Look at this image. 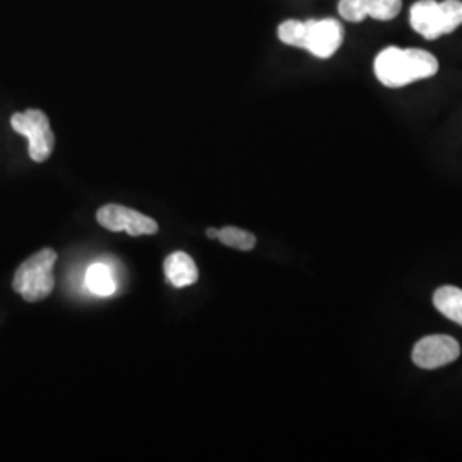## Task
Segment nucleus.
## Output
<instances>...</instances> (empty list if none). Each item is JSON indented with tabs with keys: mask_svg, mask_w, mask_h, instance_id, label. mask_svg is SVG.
<instances>
[{
	"mask_svg": "<svg viewBox=\"0 0 462 462\" xmlns=\"http://www.w3.org/2000/svg\"><path fill=\"white\" fill-rule=\"evenodd\" d=\"M402 9V0H339L337 11L349 23H360L365 17L391 21Z\"/></svg>",
	"mask_w": 462,
	"mask_h": 462,
	"instance_id": "nucleus-8",
	"label": "nucleus"
},
{
	"mask_svg": "<svg viewBox=\"0 0 462 462\" xmlns=\"http://www.w3.org/2000/svg\"><path fill=\"white\" fill-rule=\"evenodd\" d=\"M86 284L98 297H110L116 290V282L110 269L101 263H97L88 269Z\"/></svg>",
	"mask_w": 462,
	"mask_h": 462,
	"instance_id": "nucleus-11",
	"label": "nucleus"
},
{
	"mask_svg": "<svg viewBox=\"0 0 462 462\" xmlns=\"http://www.w3.org/2000/svg\"><path fill=\"white\" fill-rule=\"evenodd\" d=\"M216 238H217L221 244L228 245V247L236 248V250H244V252L252 250V248L255 247V244H257V238H255L252 233L240 230V228H235V226H225V228L217 230Z\"/></svg>",
	"mask_w": 462,
	"mask_h": 462,
	"instance_id": "nucleus-12",
	"label": "nucleus"
},
{
	"mask_svg": "<svg viewBox=\"0 0 462 462\" xmlns=\"http://www.w3.org/2000/svg\"><path fill=\"white\" fill-rule=\"evenodd\" d=\"M281 42L291 47L309 50L319 59H329L345 40V28L337 19H288L278 28Z\"/></svg>",
	"mask_w": 462,
	"mask_h": 462,
	"instance_id": "nucleus-2",
	"label": "nucleus"
},
{
	"mask_svg": "<svg viewBox=\"0 0 462 462\" xmlns=\"http://www.w3.org/2000/svg\"><path fill=\"white\" fill-rule=\"evenodd\" d=\"M206 235H208L211 240H215L216 235H217V230H216V228H208Z\"/></svg>",
	"mask_w": 462,
	"mask_h": 462,
	"instance_id": "nucleus-13",
	"label": "nucleus"
},
{
	"mask_svg": "<svg viewBox=\"0 0 462 462\" xmlns=\"http://www.w3.org/2000/svg\"><path fill=\"white\" fill-rule=\"evenodd\" d=\"M97 219L103 228L110 231H127L131 236L154 235L160 230L158 223L152 217L118 204H106L99 208Z\"/></svg>",
	"mask_w": 462,
	"mask_h": 462,
	"instance_id": "nucleus-6",
	"label": "nucleus"
},
{
	"mask_svg": "<svg viewBox=\"0 0 462 462\" xmlns=\"http://www.w3.org/2000/svg\"><path fill=\"white\" fill-rule=\"evenodd\" d=\"M166 280L170 281L175 288L190 286L199 280V269L194 259L185 252H173L165 259Z\"/></svg>",
	"mask_w": 462,
	"mask_h": 462,
	"instance_id": "nucleus-9",
	"label": "nucleus"
},
{
	"mask_svg": "<svg viewBox=\"0 0 462 462\" xmlns=\"http://www.w3.org/2000/svg\"><path fill=\"white\" fill-rule=\"evenodd\" d=\"M410 23L416 33L427 40H437L456 32L462 24L461 0H418L411 5Z\"/></svg>",
	"mask_w": 462,
	"mask_h": 462,
	"instance_id": "nucleus-3",
	"label": "nucleus"
},
{
	"mask_svg": "<svg viewBox=\"0 0 462 462\" xmlns=\"http://www.w3.org/2000/svg\"><path fill=\"white\" fill-rule=\"evenodd\" d=\"M459 355H461V346L454 337L437 334V336H427L416 343L413 349V362L416 366L423 370H435L456 362Z\"/></svg>",
	"mask_w": 462,
	"mask_h": 462,
	"instance_id": "nucleus-7",
	"label": "nucleus"
},
{
	"mask_svg": "<svg viewBox=\"0 0 462 462\" xmlns=\"http://www.w3.org/2000/svg\"><path fill=\"white\" fill-rule=\"evenodd\" d=\"M57 263V254L51 248L36 252L30 259L17 267L13 288L26 301H40L49 297L55 286L53 265Z\"/></svg>",
	"mask_w": 462,
	"mask_h": 462,
	"instance_id": "nucleus-4",
	"label": "nucleus"
},
{
	"mask_svg": "<svg viewBox=\"0 0 462 462\" xmlns=\"http://www.w3.org/2000/svg\"><path fill=\"white\" fill-rule=\"evenodd\" d=\"M433 305L448 320L462 326V290L456 286H442L433 293Z\"/></svg>",
	"mask_w": 462,
	"mask_h": 462,
	"instance_id": "nucleus-10",
	"label": "nucleus"
},
{
	"mask_svg": "<svg viewBox=\"0 0 462 462\" xmlns=\"http://www.w3.org/2000/svg\"><path fill=\"white\" fill-rule=\"evenodd\" d=\"M375 76L387 88H402L439 72V60L427 50L387 47L375 59Z\"/></svg>",
	"mask_w": 462,
	"mask_h": 462,
	"instance_id": "nucleus-1",
	"label": "nucleus"
},
{
	"mask_svg": "<svg viewBox=\"0 0 462 462\" xmlns=\"http://www.w3.org/2000/svg\"><path fill=\"white\" fill-rule=\"evenodd\" d=\"M11 127L17 134L28 137L30 158L36 163H43L51 156L55 146V135L50 127L49 116L42 110H26L11 116Z\"/></svg>",
	"mask_w": 462,
	"mask_h": 462,
	"instance_id": "nucleus-5",
	"label": "nucleus"
}]
</instances>
